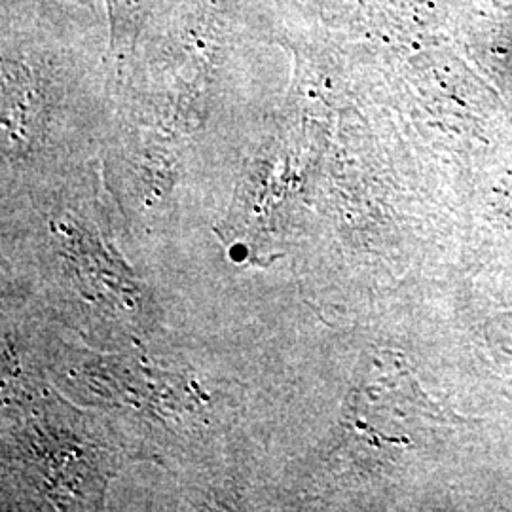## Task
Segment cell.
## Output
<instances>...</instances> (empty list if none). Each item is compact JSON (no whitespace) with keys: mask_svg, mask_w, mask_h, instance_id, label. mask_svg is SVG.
<instances>
[{"mask_svg":"<svg viewBox=\"0 0 512 512\" xmlns=\"http://www.w3.org/2000/svg\"><path fill=\"white\" fill-rule=\"evenodd\" d=\"M258 14L272 21L277 29H296L304 18L310 0H245Z\"/></svg>","mask_w":512,"mask_h":512,"instance_id":"obj_2","label":"cell"},{"mask_svg":"<svg viewBox=\"0 0 512 512\" xmlns=\"http://www.w3.org/2000/svg\"><path fill=\"white\" fill-rule=\"evenodd\" d=\"M110 59L124 63L169 0H103Z\"/></svg>","mask_w":512,"mask_h":512,"instance_id":"obj_1","label":"cell"}]
</instances>
